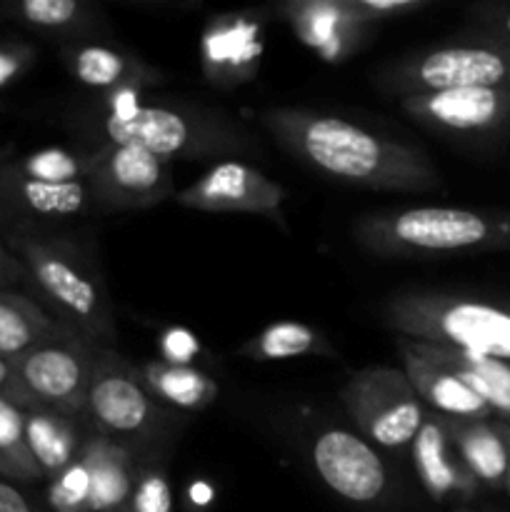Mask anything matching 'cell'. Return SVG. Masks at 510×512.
I'll list each match as a JSON object with an SVG mask.
<instances>
[{
  "label": "cell",
  "instance_id": "obj_26",
  "mask_svg": "<svg viewBox=\"0 0 510 512\" xmlns=\"http://www.w3.org/2000/svg\"><path fill=\"white\" fill-rule=\"evenodd\" d=\"M148 393L175 413H195L218 398V383L195 365H178L168 360H150L138 365Z\"/></svg>",
  "mask_w": 510,
  "mask_h": 512
},
{
  "label": "cell",
  "instance_id": "obj_18",
  "mask_svg": "<svg viewBox=\"0 0 510 512\" xmlns=\"http://www.w3.org/2000/svg\"><path fill=\"white\" fill-rule=\"evenodd\" d=\"M413 463L420 485L438 503L470 500L480 490L445 428L443 415L430 410L425 413L423 425L413 440Z\"/></svg>",
  "mask_w": 510,
  "mask_h": 512
},
{
  "label": "cell",
  "instance_id": "obj_13",
  "mask_svg": "<svg viewBox=\"0 0 510 512\" xmlns=\"http://www.w3.org/2000/svg\"><path fill=\"white\" fill-rule=\"evenodd\" d=\"M263 50L265 18L260 10L213 15L200 38V70L215 88H238L258 75Z\"/></svg>",
  "mask_w": 510,
  "mask_h": 512
},
{
  "label": "cell",
  "instance_id": "obj_23",
  "mask_svg": "<svg viewBox=\"0 0 510 512\" xmlns=\"http://www.w3.org/2000/svg\"><path fill=\"white\" fill-rule=\"evenodd\" d=\"M445 428H448L475 483L480 488H505L508 483V445L500 433L498 420L445 418Z\"/></svg>",
  "mask_w": 510,
  "mask_h": 512
},
{
  "label": "cell",
  "instance_id": "obj_30",
  "mask_svg": "<svg viewBox=\"0 0 510 512\" xmlns=\"http://www.w3.org/2000/svg\"><path fill=\"white\" fill-rule=\"evenodd\" d=\"M43 495L53 512H93V478L83 455L70 468L48 480Z\"/></svg>",
  "mask_w": 510,
  "mask_h": 512
},
{
  "label": "cell",
  "instance_id": "obj_15",
  "mask_svg": "<svg viewBox=\"0 0 510 512\" xmlns=\"http://www.w3.org/2000/svg\"><path fill=\"white\" fill-rule=\"evenodd\" d=\"M275 13L283 15L295 38L325 63L348 60L375 28L355 8V0H288Z\"/></svg>",
  "mask_w": 510,
  "mask_h": 512
},
{
  "label": "cell",
  "instance_id": "obj_17",
  "mask_svg": "<svg viewBox=\"0 0 510 512\" xmlns=\"http://www.w3.org/2000/svg\"><path fill=\"white\" fill-rule=\"evenodd\" d=\"M63 65L80 85L113 95L140 90L163 80V73L138 55L98 40H73L60 45Z\"/></svg>",
  "mask_w": 510,
  "mask_h": 512
},
{
  "label": "cell",
  "instance_id": "obj_1",
  "mask_svg": "<svg viewBox=\"0 0 510 512\" xmlns=\"http://www.w3.org/2000/svg\"><path fill=\"white\" fill-rule=\"evenodd\" d=\"M275 143L325 178L383 193H430L440 173L423 150L338 115L270 108L260 115Z\"/></svg>",
  "mask_w": 510,
  "mask_h": 512
},
{
  "label": "cell",
  "instance_id": "obj_31",
  "mask_svg": "<svg viewBox=\"0 0 510 512\" xmlns=\"http://www.w3.org/2000/svg\"><path fill=\"white\" fill-rule=\"evenodd\" d=\"M128 512H173V490L165 473L163 453L140 460Z\"/></svg>",
  "mask_w": 510,
  "mask_h": 512
},
{
  "label": "cell",
  "instance_id": "obj_5",
  "mask_svg": "<svg viewBox=\"0 0 510 512\" xmlns=\"http://www.w3.org/2000/svg\"><path fill=\"white\" fill-rule=\"evenodd\" d=\"M383 318L400 338L510 363V305L410 290L385 300Z\"/></svg>",
  "mask_w": 510,
  "mask_h": 512
},
{
  "label": "cell",
  "instance_id": "obj_22",
  "mask_svg": "<svg viewBox=\"0 0 510 512\" xmlns=\"http://www.w3.org/2000/svg\"><path fill=\"white\" fill-rule=\"evenodd\" d=\"M83 460L93 478V512H128L143 458L93 430Z\"/></svg>",
  "mask_w": 510,
  "mask_h": 512
},
{
  "label": "cell",
  "instance_id": "obj_32",
  "mask_svg": "<svg viewBox=\"0 0 510 512\" xmlns=\"http://www.w3.org/2000/svg\"><path fill=\"white\" fill-rule=\"evenodd\" d=\"M38 60V50L28 40L0 35V90L23 78Z\"/></svg>",
  "mask_w": 510,
  "mask_h": 512
},
{
  "label": "cell",
  "instance_id": "obj_36",
  "mask_svg": "<svg viewBox=\"0 0 510 512\" xmlns=\"http://www.w3.org/2000/svg\"><path fill=\"white\" fill-rule=\"evenodd\" d=\"M163 350L168 363H178V365H190V358L198 353V343L190 333L185 330H170L163 340Z\"/></svg>",
  "mask_w": 510,
  "mask_h": 512
},
{
  "label": "cell",
  "instance_id": "obj_12",
  "mask_svg": "<svg viewBox=\"0 0 510 512\" xmlns=\"http://www.w3.org/2000/svg\"><path fill=\"white\" fill-rule=\"evenodd\" d=\"M320 480L353 505L383 503L390 490V473L373 445L345 428H325L310 450Z\"/></svg>",
  "mask_w": 510,
  "mask_h": 512
},
{
  "label": "cell",
  "instance_id": "obj_25",
  "mask_svg": "<svg viewBox=\"0 0 510 512\" xmlns=\"http://www.w3.org/2000/svg\"><path fill=\"white\" fill-rule=\"evenodd\" d=\"M65 328L70 325L60 323L38 300L15 290H0V358H18Z\"/></svg>",
  "mask_w": 510,
  "mask_h": 512
},
{
  "label": "cell",
  "instance_id": "obj_39",
  "mask_svg": "<svg viewBox=\"0 0 510 512\" xmlns=\"http://www.w3.org/2000/svg\"><path fill=\"white\" fill-rule=\"evenodd\" d=\"M498 425H500V433H503L505 438V445H508V483H505V488L510 490V423H500L498 420Z\"/></svg>",
  "mask_w": 510,
  "mask_h": 512
},
{
  "label": "cell",
  "instance_id": "obj_29",
  "mask_svg": "<svg viewBox=\"0 0 510 512\" xmlns=\"http://www.w3.org/2000/svg\"><path fill=\"white\" fill-rule=\"evenodd\" d=\"M10 163L23 175L43 183H88L95 168V150L73 153L65 148H43Z\"/></svg>",
  "mask_w": 510,
  "mask_h": 512
},
{
  "label": "cell",
  "instance_id": "obj_16",
  "mask_svg": "<svg viewBox=\"0 0 510 512\" xmlns=\"http://www.w3.org/2000/svg\"><path fill=\"white\" fill-rule=\"evenodd\" d=\"M93 203L88 183H43L23 175L10 160L0 163V230L78 218Z\"/></svg>",
  "mask_w": 510,
  "mask_h": 512
},
{
  "label": "cell",
  "instance_id": "obj_6",
  "mask_svg": "<svg viewBox=\"0 0 510 512\" xmlns=\"http://www.w3.org/2000/svg\"><path fill=\"white\" fill-rule=\"evenodd\" d=\"M85 418L103 438L140 458L163 453L178 425V413L160 405L145 388L138 365L100 345L85 398Z\"/></svg>",
  "mask_w": 510,
  "mask_h": 512
},
{
  "label": "cell",
  "instance_id": "obj_38",
  "mask_svg": "<svg viewBox=\"0 0 510 512\" xmlns=\"http://www.w3.org/2000/svg\"><path fill=\"white\" fill-rule=\"evenodd\" d=\"M483 23L488 25L495 35L510 40V8H503V10H498V13L488 15V18H483Z\"/></svg>",
  "mask_w": 510,
  "mask_h": 512
},
{
  "label": "cell",
  "instance_id": "obj_20",
  "mask_svg": "<svg viewBox=\"0 0 510 512\" xmlns=\"http://www.w3.org/2000/svg\"><path fill=\"white\" fill-rule=\"evenodd\" d=\"M23 413L25 443L48 483L65 468H70L75 460H80L93 428L85 415H68L50 408H33Z\"/></svg>",
  "mask_w": 510,
  "mask_h": 512
},
{
  "label": "cell",
  "instance_id": "obj_14",
  "mask_svg": "<svg viewBox=\"0 0 510 512\" xmlns=\"http://www.w3.org/2000/svg\"><path fill=\"white\" fill-rule=\"evenodd\" d=\"M408 118L430 130L490 135L510 123V88H453L400 98Z\"/></svg>",
  "mask_w": 510,
  "mask_h": 512
},
{
  "label": "cell",
  "instance_id": "obj_28",
  "mask_svg": "<svg viewBox=\"0 0 510 512\" xmlns=\"http://www.w3.org/2000/svg\"><path fill=\"white\" fill-rule=\"evenodd\" d=\"M0 478L30 488L45 483L25 443V413L3 398H0Z\"/></svg>",
  "mask_w": 510,
  "mask_h": 512
},
{
  "label": "cell",
  "instance_id": "obj_8",
  "mask_svg": "<svg viewBox=\"0 0 510 512\" xmlns=\"http://www.w3.org/2000/svg\"><path fill=\"white\" fill-rule=\"evenodd\" d=\"M340 400L360 438L385 450L413 445L425 420V405L403 370L373 365L345 383Z\"/></svg>",
  "mask_w": 510,
  "mask_h": 512
},
{
  "label": "cell",
  "instance_id": "obj_33",
  "mask_svg": "<svg viewBox=\"0 0 510 512\" xmlns=\"http://www.w3.org/2000/svg\"><path fill=\"white\" fill-rule=\"evenodd\" d=\"M0 512H53V508L45 503V495L35 493L30 485L0 478Z\"/></svg>",
  "mask_w": 510,
  "mask_h": 512
},
{
  "label": "cell",
  "instance_id": "obj_7",
  "mask_svg": "<svg viewBox=\"0 0 510 512\" xmlns=\"http://www.w3.org/2000/svg\"><path fill=\"white\" fill-rule=\"evenodd\" d=\"M395 98L453 88H510V40L490 33L470 43L420 50L378 75Z\"/></svg>",
  "mask_w": 510,
  "mask_h": 512
},
{
  "label": "cell",
  "instance_id": "obj_10",
  "mask_svg": "<svg viewBox=\"0 0 510 512\" xmlns=\"http://www.w3.org/2000/svg\"><path fill=\"white\" fill-rule=\"evenodd\" d=\"M88 188L98 208L143 210L173 193V173L165 160L135 145H98Z\"/></svg>",
  "mask_w": 510,
  "mask_h": 512
},
{
  "label": "cell",
  "instance_id": "obj_37",
  "mask_svg": "<svg viewBox=\"0 0 510 512\" xmlns=\"http://www.w3.org/2000/svg\"><path fill=\"white\" fill-rule=\"evenodd\" d=\"M25 278V268L18 258H15L13 250L8 248V243L0 235V290H10V285L23 283Z\"/></svg>",
  "mask_w": 510,
  "mask_h": 512
},
{
  "label": "cell",
  "instance_id": "obj_9",
  "mask_svg": "<svg viewBox=\"0 0 510 512\" xmlns=\"http://www.w3.org/2000/svg\"><path fill=\"white\" fill-rule=\"evenodd\" d=\"M98 350V343L78 330L65 328L63 333L35 345L10 363L35 408L85 415V398L98 363Z\"/></svg>",
  "mask_w": 510,
  "mask_h": 512
},
{
  "label": "cell",
  "instance_id": "obj_4",
  "mask_svg": "<svg viewBox=\"0 0 510 512\" xmlns=\"http://www.w3.org/2000/svg\"><path fill=\"white\" fill-rule=\"evenodd\" d=\"M100 145H135L155 158L198 160L245 153L253 148L240 125L225 115L190 105H140L133 98L115 100L98 123Z\"/></svg>",
  "mask_w": 510,
  "mask_h": 512
},
{
  "label": "cell",
  "instance_id": "obj_11",
  "mask_svg": "<svg viewBox=\"0 0 510 512\" xmlns=\"http://www.w3.org/2000/svg\"><path fill=\"white\" fill-rule=\"evenodd\" d=\"M175 203L200 213H250L283 223L285 190L253 165L223 160L175 193Z\"/></svg>",
  "mask_w": 510,
  "mask_h": 512
},
{
  "label": "cell",
  "instance_id": "obj_27",
  "mask_svg": "<svg viewBox=\"0 0 510 512\" xmlns=\"http://www.w3.org/2000/svg\"><path fill=\"white\" fill-rule=\"evenodd\" d=\"M238 355L253 363H273V360L308 358V355H335L333 345L313 325L298 320H278L263 333L253 335L238 348Z\"/></svg>",
  "mask_w": 510,
  "mask_h": 512
},
{
  "label": "cell",
  "instance_id": "obj_35",
  "mask_svg": "<svg viewBox=\"0 0 510 512\" xmlns=\"http://www.w3.org/2000/svg\"><path fill=\"white\" fill-rule=\"evenodd\" d=\"M0 398L8 400V403L18 405L20 410H33L35 403L30 400V395L25 393L23 383L15 375V368L10 360L0 358Z\"/></svg>",
  "mask_w": 510,
  "mask_h": 512
},
{
  "label": "cell",
  "instance_id": "obj_2",
  "mask_svg": "<svg viewBox=\"0 0 510 512\" xmlns=\"http://www.w3.org/2000/svg\"><path fill=\"white\" fill-rule=\"evenodd\" d=\"M0 235L55 318L93 343L113 348L118 338L113 303L95 260L73 240L43 230L8 228Z\"/></svg>",
  "mask_w": 510,
  "mask_h": 512
},
{
  "label": "cell",
  "instance_id": "obj_19",
  "mask_svg": "<svg viewBox=\"0 0 510 512\" xmlns=\"http://www.w3.org/2000/svg\"><path fill=\"white\" fill-rule=\"evenodd\" d=\"M398 353L403 360V373L413 383L415 393L423 400L425 410L438 413L443 418L458 420H495L483 398L473 393L460 378H455L448 368L435 363L425 353L423 343L398 338Z\"/></svg>",
  "mask_w": 510,
  "mask_h": 512
},
{
  "label": "cell",
  "instance_id": "obj_24",
  "mask_svg": "<svg viewBox=\"0 0 510 512\" xmlns=\"http://www.w3.org/2000/svg\"><path fill=\"white\" fill-rule=\"evenodd\" d=\"M425 353L463 380L478 398L485 400L495 420L510 423V363L508 360L483 358L423 343Z\"/></svg>",
  "mask_w": 510,
  "mask_h": 512
},
{
  "label": "cell",
  "instance_id": "obj_21",
  "mask_svg": "<svg viewBox=\"0 0 510 512\" xmlns=\"http://www.w3.org/2000/svg\"><path fill=\"white\" fill-rule=\"evenodd\" d=\"M0 23L58 38L60 45L90 40L105 28L100 10L83 0H0Z\"/></svg>",
  "mask_w": 510,
  "mask_h": 512
},
{
  "label": "cell",
  "instance_id": "obj_3",
  "mask_svg": "<svg viewBox=\"0 0 510 512\" xmlns=\"http://www.w3.org/2000/svg\"><path fill=\"white\" fill-rule=\"evenodd\" d=\"M355 243L370 255L435 260L448 255L510 250V210L403 208L365 215L353 225Z\"/></svg>",
  "mask_w": 510,
  "mask_h": 512
},
{
  "label": "cell",
  "instance_id": "obj_34",
  "mask_svg": "<svg viewBox=\"0 0 510 512\" xmlns=\"http://www.w3.org/2000/svg\"><path fill=\"white\" fill-rule=\"evenodd\" d=\"M430 0H355V8L368 23H380L390 18H408L418 10L428 8Z\"/></svg>",
  "mask_w": 510,
  "mask_h": 512
}]
</instances>
